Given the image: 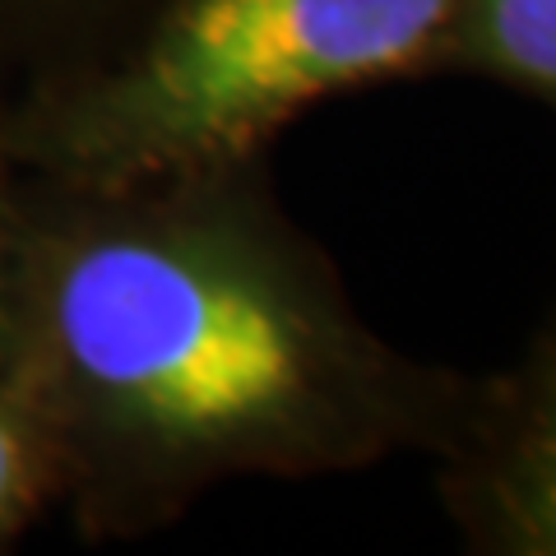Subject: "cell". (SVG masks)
<instances>
[{
	"instance_id": "3",
	"label": "cell",
	"mask_w": 556,
	"mask_h": 556,
	"mask_svg": "<svg viewBox=\"0 0 556 556\" xmlns=\"http://www.w3.org/2000/svg\"><path fill=\"white\" fill-rule=\"evenodd\" d=\"M492 510L510 547L556 556V348L533 371L496 455Z\"/></svg>"
},
{
	"instance_id": "5",
	"label": "cell",
	"mask_w": 556,
	"mask_h": 556,
	"mask_svg": "<svg viewBox=\"0 0 556 556\" xmlns=\"http://www.w3.org/2000/svg\"><path fill=\"white\" fill-rule=\"evenodd\" d=\"M455 38L501 79L556 102V0H464Z\"/></svg>"
},
{
	"instance_id": "4",
	"label": "cell",
	"mask_w": 556,
	"mask_h": 556,
	"mask_svg": "<svg viewBox=\"0 0 556 556\" xmlns=\"http://www.w3.org/2000/svg\"><path fill=\"white\" fill-rule=\"evenodd\" d=\"M51 506H61L56 441L20 376L0 367V552L20 547Z\"/></svg>"
},
{
	"instance_id": "7",
	"label": "cell",
	"mask_w": 556,
	"mask_h": 556,
	"mask_svg": "<svg viewBox=\"0 0 556 556\" xmlns=\"http://www.w3.org/2000/svg\"><path fill=\"white\" fill-rule=\"evenodd\" d=\"M0 5H33V0H0Z\"/></svg>"
},
{
	"instance_id": "2",
	"label": "cell",
	"mask_w": 556,
	"mask_h": 556,
	"mask_svg": "<svg viewBox=\"0 0 556 556\" xmlns=\"http://www.w3.org/2000/svg\"><path fill=\"white\" fill-rule=\"evenodd\" d=\"M464 0H153L84 65L5 102L24 172L130 186L260 159L325 98L431 61Z\"/></svg>"
},
{
	"instance_id": "6",
	"label": "cell",
	"mask_w": 556,
	"mask_h": 556,
	"mask_svg": "<svg viewBox=\"0 0 556 556\" xmlns=\"http://www.w3.org/2000/svg\"><path fill=\"white\" fill-rule=\"evenodd\" d=\"M28 172L5 139V102H0V367H10V329H14V274H20Z\"/></svg>"
},
{
	"instance_id": "1",
	"label": "cell",
	"mask_w": 556,
	"mask_h": 556,
	"mask_svg": "<svg viewBox=\"0 0 556 556\" xmlns=\"http://www.w3.org/2000/svg\"><path fill=\"white\" fill-rule=\"evenodd\" d=\"M10 371L84 538H144L237 478L357 468L413 394L255 159L130 186L28 172Z\"/></svg>"
}]
</instances>
